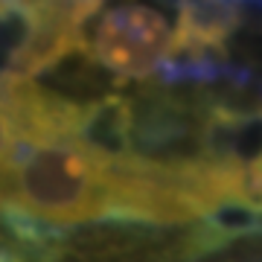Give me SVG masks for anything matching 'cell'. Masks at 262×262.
Returning <instances> with one entry per match:
<instances>
[{
	"instance_id": "6da1fadb",
	"label": "cell",
	"mask_w": 262,
	"mask_h": 262,
	"mask_svg": "<svg viewBox=\"0 0 262 262\" xmlns=\"http://www.w3.org/2000/svg\"><path fill=\"white\" fill-rule=\"evenodd\" d=\"M169 50L172 20L166 12L146 3L99 6L82 32V56L117 79L143 82L169 61Z\"/></svg>"
},
{
	"instance_id": "7a4b0ae2",
	"label": "cell",
	"mask_w": 262,
	"mask_h": 262,
	"mask_svg": "<svg viewBox=\"0 0 262 262\" xmlns=\"http://www.w3.org/2000/svg\"><path fill=\"white\" fill-rule=\"evenodd\" d=\"M178 18L172 24V50L169 58L198 61L213 53H222L239 29V9L236 6H213V3H184L178 6Z\"/></svg>"
},
{
	"instance_id": "3957f363",
	"label": "cell",
	"mask_w": 262,
	"mask_h": 262,
	"mask_svg": "<svg viewBox=\"0 0 262 262\" xmlns=\"http://www.w3.org/2000/svg\"><path fill=\"white\" fill-rule=\"evenodd\" d=\"M0 262H29L27 239L24 236H12L0 227Z\"/></svg>"
},
{
	"instance_id": "277c9868",
	"label": "cell",
	"mask_w": 262,
	"mask_h": 262,
	"mask_svg": "<svg viewBox=\"0 0 262 262\" xmlns=\"http://www.w3.org/2000/svg\"><path fill=\"white\" fill-rule=\"evenodd\" d=\"M248 184H251L253 201L262 204V146H259V155L248 163Z\"/></svg>"
}]
</instances>
